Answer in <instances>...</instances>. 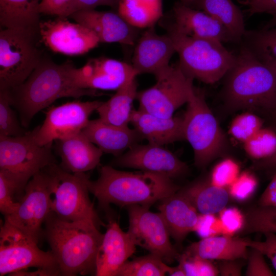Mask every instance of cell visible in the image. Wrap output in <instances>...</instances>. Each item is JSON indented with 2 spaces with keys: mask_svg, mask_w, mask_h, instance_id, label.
<instances>
[{
  "mask_svg": "<svg viewBox=\"0 0 276 276\" xmlns=\"http://www.w3.org/2000/svg\"><path fill=\"white\" fill-rule=\"evenodd\" d=\"M102 102L74 101L51 107L42 124L34 128L37 142L45 145L82 131Z\"/></svg>",
  "mask_w": 276,
  "mask_h": 276,
  "instance_id": "cell-14",
  "label": "cell"
},
{
  "mask_svg": "<svg viewBox=\"0 0 276 276\" xmlns=\"http://www.w3.org/2000/svg\"><path fill=\"white\" fill-rule=\"evenodd\" d=\"M265 64L268 65L276 72V60L273 61Z\"/></svg>",
  "mask_w": 276,
  "mask_h": 276,
  "instance_id": "cell-56",
  "label": "cell"
},
{
  "mask_svg": "<svg viewBox=\"0 0 276 276\" xmlns=\"http://www.w3.org/2000/svg\"><path fill=\"white\" fill-rule=\"evenodd\" d=\"M48 169L51 176L52 212L65 220H86L99 227L101 222L89 197L88 175L67 172L56 163Z\"/></svg>",
  "mask_w": 276,
  "mask_h": 276,
  "instance_id": "cell-7",
  "label": "cell"
},
{
  "mask_svg": "<svg viewBox=\"0 0 276 276\" xmlns=\"http://www.w3.org/2000/svg\"><path fill=\"white\" fill-rule=\"evenodd\" d=\"M245 219L243 229L247 233L276 234V207L259 205L250 210Z\"/></svg>",
  "mask_w": 276,
  "mask_h": 276,
  "instance_id": "cell-35",
  "label": "cell"
},
{
  "mask_svg": "<svg viewBox=\"0 0 276 276\" xmlns=\"http://www.w3.org/2000/svg\"><path fill=\"white\" fill-rule=\"evenodd\" d=\"M150 206L131 205L126 207L129 216L127 232L136 246L160 258L166 263L178 260L180 255L172 244L167 225L159 213Z\"/></svg>",
  "mask_w": 276,
  "mask_h": 276,
  "instance_id": "cell-13",
  "label": "cell"
},
{
  "mask_svg": "<svg viewBox=\"0 0 276 276\" xmlns=\"http://www.w3.org/2000/svg\"><path fill=\"white\" fill-rule=\"evenodd\" d=\"M158 210L170 237L179 244L194 231L199 213L190 201L179 191L163 200Z\"/></svg>",
  "mask_w": 276,
  "mask_h": 276,
  "instance_id": "cell-25",
  "label": "cell"
},
{
  "mask_svg": "<svg viewBox=\"0 0 276 276\" xmlns=\"http://www.w3.org/2000/svg\"><path fill=\"white\" fill-rule=\"evenodd\" d=\"M38 241L4 222L0 230V275L35 267L51 270L61 275L55 258L50 250L38 246Z\"/></svg>",
  "mask_w": 276,
  "mask_h": 276,
  "instance_id": "cell-10",
  "label": "cell"
},
{
  "mask_svg": "<svg viewBox=\"0 0 276 276\" xmlns=\"http://www.w3.org/2000/svg\"><path fill=\"white\" fill-rule=\"evenodd\" d=\"M183 114L185 140L194 152V164L204 168L221 153L225 137L202 92L192 88Z\"/></svg>",
  "mask_w": 276,
  "mask_h": 276,
  "instance_id": "cell-6",
  "label": "cell"
},
{
  "mask_svg": "<svg viewBox=\"0 0 276 276\" xmlns=\"http://www.w3.org/2000/svg\"><path fill=\"white\" fill-rule=\"evenodd\" d=\"M73 65L70 61L58 64L42 57L21 84L8 90L12 106L18 111L24 127H28L39 111L58 99L99 94L75 85L71 76Z\"/></svg>",
  "mask_w": 276,
  "mask_h": 276,
  "instance_id": "cell-2",
  "label": "cell"
},
{
  "mask_svg": "<svg viewBox=\"0 0 276 276\" xmlns=\"http://www.w3.org/2000/svg\"><path fill=\"white\" fill-rule=\"evenodd\" d=\"M165 27L178 55V65L187 77L214 84L233 65L236 55L223 43L188 36L168 24Z\"/></svg>",
  "mask_w": 276,
  "mask_h": 276,
  "instance_id": "cell-5",
  "label": "cell"
},
{
  "mask_svg": "<svg viewBox=\"0 0 276 276\" xmlns=\"http://www.w3.org/2000/svg\"><path fill=\"white\" fill-rule=\"evenodd\" d=\"M137 75L131 64L105 57L90 59L79 68L73 65L71 69L73 82L83 89L116 91Z\"/></svg>",
  "mask_w": 276,
  "mask_h": 276,
  "instance_id": "cell-15",
  "label": "cell"
},
{
  "mask_svg": "<svg viewBox=\"0 0 276 276\" xmlns=\"http://www.w3.org/2000/svg\"><path fill=\"white\" fill-rule=\"evenodd\" d=\"M265 239L263 241L247 240L248 246L261 251L271 261L276 270V234L272 233L263 234Z\"/></svg>",
  "mask_w": 276,
  "mask_h": 276,
  "instance_id": "cell-44",
  "label": "cell"
},
{
  "mask_svg": "<svg viewBox=\"0 0 276 276\" xmlns=\"http://www.w3.org/2000/svg\"><path fill=\"white\" fill-rule=\"evenodd\" d=\"M135 246L127 232L122 231L116 220L109 219L98 248L95 275L117 276L121 267L135 252Z\"/></svg>",
  "mask_w": 276,
  "mask_h": 276,
  "instance_id": "cell-20",
  "label": "cell"
},
{
  "mask_svg": "<svg viewBox=\"0 0 276 276\" xmlns=\"http://www.w3.org/2000/svg\"><path fill=\"white\" fill-rule=\"evenodd\" d=\"M202 238L222 234V224L219 218L215 214H199L194 231Z\"/></svg>",
  "mask_w": 276,
  "mask_h": 276,
  "instance_id": "cell-42",
  "label": "cell"
},
{
  "mask_svg": "<svg viewBox=\"0 0 276 276\" xmlns=\"http://www.w3.org/2000/svg\"><path fill=\"white\" fill-rule=\"evenodd\" d=\"M73 0H41L39 9L40 14L65 17Z\"/></svg>",
  "mask_w": 276,
  "mask_h": 276,
  "instance_id": "cell-46",
  "label": "cell"
},
{
  "mask_svg": "<svg viewBox=\"0 0 276 276\" xmlns=\"http://www.w3.org/2000/svg\"><path fill=\"white\" fill-rule=\"evenodd\" d=\"M9 93L0 90V136H18L26 131L13 109Z\"/></svg>",
  "mask_w": 276,
  "mask_h": 276,
  "instance_id": "cell-36",
  "label": "cell"
},
{
  "mask_svg": "<svg viewBox=\"0 0 276 276\" xmlns=\"http://www.w3.org/2000/svg\"><path fill=\"white\" fill-rule=\"evenodd\" d=\"M238 260H220L217 267L219 274L223 276L241 275L242 266Z\"/></svg>",
  "mask_w": 276,
  "mask_h": 276,
  "instance_id": "cell-48",
  "label": "cell"
},
{
  "mask_svg": "<svg viewBox=\"0 0 276 276\" xmlns=\"http://www.w3.org/2000/svg\"><path fill=\"white\" fill-rule=\"evenodd\" d=\"M246 154L260 160L269 157L276 152V133L268 128L260 129L243 143Z\"/></svg>",
  "mask_w": 276,
  "mask_h": 276,
  "instance_id": "cell-34",
  "label": "cell"
},
{
  "mask_svg": "<svg viewBox=\"0 0 276 276\" xmlns=\"http://www.w3.org/2000/svg\"><path fill=\"white\" fill-rule=\"evenodd\" d=\"M259 205L276 207V173L261 195Z\"/></svg>",
  "mask_w": 276,
  "mask_h": 276,
  "instance_id": "cell-49",
  "label": "cell"
},
{
  "mask_svg": "<svg viewBox=\"0 0 276 276\" xmlns=\"http://www.w3.org/2000/svg\"><path fill=\"white\" fill-rule=\"evenodd\" d=\"M137 89L136 78L119 88L109 100L103 102L97 108L99 118L112 125L128 126L133 110L132 104L138 92Z\"/></svg>",
  "mask_w": 276,
  "mask_h": 276,
  "instance_id": "cell-29",
  "label": "cell"
},
{
  "mask_svg": "<svg viewBox=\"0 0 276 276\" xmlns=\"http://www.w3.org/2000/svg\"><path fill=\"white\" fill-rule=\"evenodd\" d=\"M119 0H73L69 6L65 17L73 13L85 9H95L99 6H108L117 9Z\"/></svg>",
  "mask_w": 276,
  "mask_h": 276,
  "instance_id": "cell-47",
  "label": "cell"
},
{
  "mask_svg": "<svg viewBox=\"0 0 276 276\" xmlns=\"http://www.w3.org/2000/svg\"><path fill=\"white\" fill-rule=\"evenodd\" d=\"M117 10L133 27L146 29L162 18L163 0H119Z\"/></svg>",
  "mask_w": 276,
  "mask_h": 276,
  "instance_id": "cell-31",
  "label": "cell"
},
{
  "mask_svg": "<svg viewBox=\"0 0 276 276\" xmlns=\"http://www.w3.org/2000/svg\"><path fill=\"white\" fill-rule=\"evenodd\" d=\"M35 36L15 29L1 30L0 90H10L21 84L41 61Z\"/></svg>",
  "mask_w": 276,
  "mask_h": 276,
  "instance_id": "cell-9",
  "label": "cell"
},
{
  "mask_svg": "<svg viewBox=\"0 0 276 276\" xmlns=\"http://www.w3.org/2000/svg\"><path fill=\"white\" fill-rule=\"evenodd\" d=\"M178 260L186 276H216L219 273L218 269L210 260L190 255L186 252L180 255Z\"/></svg>",
  "mask_w": 276,
  "mask_h": 276,
  "instance_id": "cell-38",
  "label": "cell"
},
{
  "mask_svg": "<svg viewBox=\"0 0 276 276\" xmlns=\"http://www.w3.org/2000/svg\"><path fill=\"white\" fill-rule=\"evenodd\" d=\"M54 142L55 151L61 159L60 167L72 173L94 169L103 153L82 131Z\"/></svg>",
  "mask_w": 276,
  "mask_h": 276,
  "instance_id": "cell-22",
  "label": "cell"
},
{
  "mask_svg": "<svg viewBox=\"0 0 276 276\" xmlns=\"http://www.w3.org/2000/svg\"><path fill=\"white\" fill-rule=\"evenodd\" d=\"M273 113L274 114H275V116H276V109L274 110V111Z\"/></svg>",
  "mask_w": 276,
  "mask_h": 276,
  "instance_id": "cell-57",
  "label": "cell"
},
{
  "mask_svg": "<svg viewBox=\"0 0 276 276\" xmlns=\"http://www.w3.org/2000/svg\"><path fill=\"white\" fill-rule=\"evenodd\" d=\"M69 17L92 31L103 43L133 45L139 38V30L127 22L118 13L85 9Z\"/></svg>",
  "mask_w": 276,
  "mask_h": 276,
  "instance_id": "cell-18",
  "label": "cell"
},
{
  "mask_svg": "<svg viewBox=\"0 0 276 276\" xmlns=\"http://www.w3.org/2000/svg\"><path fill=\"white\" fill-rule=\"evenodd\" d=\"M192 8L201 10L222 24L235 42L246 32L243 14L232 0H195Z\"/></svg>",
  "mask_w": 276,
  "mask_h": 276,
  "instance_id": "cell-30",
  "label": "cell"
},
{
  "mask_svg": "<svg viewBox=\"0 0 276 276\" xmlns=\"http://www.w3.org/2000/svg\"><path fill=\"white\" fill-rule=\"evenodd\" d=\"M25 188L13 176L0 171V211L4 217L16 210Z\"/></svg>",
  "mask_w": 276,
  "mask_h": 276,
  "instance_id": "cell-33",
  "label": "cell"
},
{
  "mask_svg": "<svg viewBox=\"0 0 276 276\" xmlns=\"http://www.w3.org/2000/svg\"><path fill=\"white\" fill-rule=\"evenodd\" d=\"M176 53L173 42L166 33L158 34L153 27L146 29L134 44L131 65L139 75L154 76L170 65Z\"/></svg>",
  "mask_w": 276,
  "mask_h": 276,
  "instance_id": "cell-19",
  "label": "cell"
},
{
  "mask_svg": "<svg viewBox=\"0 0 276 276\" xmlns=\"http://www.w3.org/2000/svg\"><path fill=\"white\" fill-rule=\"evenodd\" d=\"M240 173L239 164L232 158H226L214 166L209 180L216 186L226 188L236 180Z\"/></svg>",
  "mask_w": 276,
  "mask_h": 276,
  "instance_id": "cell-39",
  "label": "cell"
},
{
  "mask_svg": "<svg viewBox=\"0 0 276 276\" xmlns=\"http://www.w3.org/2000/svg\"><path fill=\"white\" fill-rule=\"evenodd\" d=\"M38 34L51 50L68 56L84 54L100 43L92 31L65 17L40 21Z\"/></svg>",
  "mask_w": 276,
  "mask_h": 276,
  "instance_id": "cell-16",
  "label": "cell"
},
{
  "mask_svg": "<svg viewBox=\"0 0 276 276\" xmlns=\"http://www.w3.org/2000/svg\"><path fill=\"white\" fill-rule=\"evenodd\" d=\"M253 33L258 37L268 41L276 42V26L267 29H262L258 31H252Z\"/></svg>",
  "mask_w": 276,
  "mask_h": 276,
  "instance_id": "cell-52",
  "label": "cell"
},
{
  "mask_svg": "<svg viewBox=\"0 0 276 276\" xmlns=\"http://www.w3.org/2000/svg\"><path fill=\"white\" fill-rule=\"evenodd\" d=\"M219 213L223 235L233 236L243 228L245 217L237 208H225Z\"/></svg>",
  "mask_w": 276,
  "mask_h": 276,
  "instance_id": "cell-41",
  "label": "cell"
},
{
  "mask_svg": "<svg viewBox=\"0 0 276 276\" xmlns=\"http://www.w3.org/2000/svg\"><path fill=\"white\" fill-rule=\"evenodd\" d=\"M168 275L171 276H186L182 265L179 263L175 267H171Z\"/></svg>",
  "mask_w": 276,
  "mask_h": 276,
  "instance_id": "cell-53",
  "label": "cell"
},
{
  "mask_svg": "<svg viewBox=\"0 0 276 276\" xmlns=\"http://www.w3.org/2000/svg\"><path fill=\"white\" fill-rule=\"evenodd\" d=\"M34 129L21 136H0V170L25 187L34 175L56 163L53 143L39 144Z\"/></svg>",
  "mask_w": 276,
  "mask_h": 276,
  "instance_id": "cell-8",
  "label": "cell"
},
{
  "mask_svg": "<svg viewBox=\"0 0 276 276\" xmlns=\"http://www.w3.org/2000/svg\"><path fill=\"white\" fill-rule=\"evenodd\" d=\"M247 240L223 235L202 238L188 246L186 253L208 260H236L248 257Z\"/></svg>",
  "mask_w": 276,
  "mask_h": 276,
  "instance_id": "cell-26",
  "label": "cell"
},
{
  "mask_svg": "<svg viewBox=\"0 0 276 276\" xmlns=\"http://www.w3.org/2000/svg\"><path fill=\"white\" fill-rule=\"evenodd\" d=\"M43 231L58 264L61 275L93 274L99 246L103 234L95 223L67 221L51 212Z\"/></svg>",
  "mask_w": 276,
  "mask_h": 276,
  "instance_id": "cell-3",
  "label": "cell"
},
{
  "mask_svg": "<svg viewBox=\"0 0 276 276\" xmlns=\"http://www.w3.org/2000/svg\"><path fill=\"white\" fill-rule=\"evenodd\" d=\"M39 0H0V23L4 28L36 35L40 23Z\"/></svg>",
  "mask_w": 276,
  "mask_h": 276,
  "instance_id": "cell-27",
  "label": "cell"
},
{
  "mask_svg": "<svg viewBox=\"0 0 276 276\" xmlns=\"http://www.w3.org/2000/svg\"><path fill=\"white\" fill-rule=\"evenodd\" d=\"M263 122L257 115L249 112L241 113L232 121L229 133L243 144L262 128Z\"/></svg>",
  "mask_w": 276,
  "mask_h": 276,
  "instance_id": "cell-37",
  "label": "cell"
},
{
  "mask_svg": "<svg viewBox=\"0 0 276 276\" xmlns=\"http://www.w3.org/2000/svg\"><path fill=\"white\" fill-rule=\"evenodd\" d=\"M82 131L103 152L116 157L143 139L134 128L112 125L99 118L90 120Z\"/></svg>",
  "mask_w": 276,
  "mask_h": 276,
  "instance_id": "cell-24",
  "label": "cell"
},
{
  "mask_svg": "<svg viewBox=\"0 0 276 276\" xmlns=\"http://www.w3.org/2000/svg\"><path fill=\"white\" fill-rule=\"evenodd\" d=\"M179 192L201 214L219 213L225 208L230 196L228 189L213 185L209 179L196 181Z\"/></svg>",
  "mask_w": 276,
  "mask_h": 276,
  "instance_id": "cell-28",
  "label": "cell"
},
{
  "mask_svg": "<svg viewBox=\"0 0 276 276\" xmlns=\"http://www.w3.org/2000/svg\"><path fill=\"white\" fill-rule=\"evenodd\" d=\"M251 250L248 255V264L245 272L247 276L274 275L264 258L263 254L257 249L250 248Z\"/></svg>",
  "mask_w": 276,
  "mask_h": 276,
  "instance_id": "cell-43",
  "label": "cell"
},
{
  "mask_svg": "<svg viewBox=\"0 0 276 276\" xmlns=\"http://www.w3.org/2000/svg\"><path fill=\"white\" fill-rule=\"evenodd\" d=\"M254 167L257 169H270L276 168V152L267 158L257 160Z\"/></svg>",
  "mask_w": 276,
  "mask_h": 276,
  "instance_id": "cell-51",
  "label": "cell"
},
{
  "mask_svg": "<svg viewBox=\"0 0 276 276\" xmlns=\"http://www.w3.org/2000/svg\"><path fill=\"white\" fill-rule=\"evenodd\" d=\"M170 25L190 37L222 43L234 42L226 28L204 12L176 2L172 9Z\"/></svg>",
  "mask_w": 276,
  "mask_h": 276,
  "instance_id": "cell-21",
  "label": "cell"
},
{
  "mask_svg": "<svg viewBox=\"0 0 276 276\" xmlns=\"http://www.w3.org/2000/svg\"><path fill=\"white\" fill-rule=\"evenodd\" d=\"M224 77L223 93L232 107L276 109V72L243 43Z\"/></svg>",
  "mask_w": 276,
  "mask_h": 276,
  "instance_id": "cell-4",
  "label": "cell"
},
{
  "mask_svg": "<svg viewBox=\"0 0 276 276\" xmlns=\"http://www.w3.org/2000/svg\"><path fill=\"white\" fill-rule=\"evenodd\" d=\"M87 185L89 193L104 209H108L111 203L126 207L136 204L150 206L180 189L172 179L159 174L121 171L111 166H102L98 179L88 178Z\"/></svg>",
  "mask_w": 276,
  "mask_h": 276,
  "instance_id": "cell-1",
  "label": "cell"
},
{
  "mask_svg": "<svg viewBox=\"0 0 276 276\" xmlns=\"http://www.w3.org/2000/svg\"><path fill=\"white\" fill-rule=\"evenodd\" d=\"M170 268L160 258L150 253L127 261L117 276H164L168 274Z\"/></svg>",
  "mask_w": 276,
  "mask_h": 276,
  "instance_id": "cell-32",
  "label": "cell"
},
{
  "mask_svg": "<svg viewBox=\"0 0 276 276\" xmlns=\"http://www.w3.org/2000/svg\"><path fill=\"white\" fill-rule=\"evenodd\" d=\"M155 77L154 85L137 92L138 109L160 117H172L178 108L188 102L193 80L178 64L170 65Z\"/></svg>",
  "mask_w": 276,
  "mask_h": 276,
  "instance_id": "cell-11",
  "label": "cell"
},
{
  "mask_svg": "<svg viewBox=\"0 0 276 276\" xmlns=\"http://www.w3.org/2000/svg\"><path fill=\"white\" fill-rule=\"evenodd\" d=\"M50 181L47 167L28 181L16 210L4 217V222L38 242L43 234L42 225L52 212Z\"/></svg>",
  "mask_w": 276,
  "mask_h": 276,
  "instance_id": "cell-12",
  "label": "cell"
},
{
  "mask_svg": "<svg viewBox=\"0 0 276 276\" xmlns=\"http://www.w3.org/2000/svg\"><path fill=\"white\" fill-rule=\"evenodd\" d=\"M194 1L195 0H179V2L188 6L192 7Z\"/></svg>",
  "mask_w": 276,
  "mask_h": 276,
  "instance_id": "cell-55",
  "label": "cell"
},
{
  "mask_svg": "<svg viewBox=\"0 0 276 276\" xmlns=\"http://www.w3.org/2000/svg\"><path fill=\"white\" fill-rule=\"evenodd\" d=\"M241 3L250 15L265 13L272 16L269 21L276 20V0H244Z\"/></svg>",
  "mask_w": 276,
  "mask_h": 276,
  "instance_id": "cell-45",
  "label": "cell"
},
{
  "mask_svg": "<svg viewBox=\"0 0 276 276\" xmlns=\"http://www.w3.org/2000/svg\"><path fill=\"white\" fill-rule=\"evenodd\" d=\"M14 276H57V274L50 270L37 268L35 271H28V269L21 270L11 274Z\"/></svg>",
  "mask_w": 276,
  "mask_h": 276,
  "instance_id": "cell-50",
  "label": "cell"
},
{
  "mask_svg": "<svg viewBox=\"0 0 276 276\" xmlns=\"http://www.w3.org/2000/svg\"><path fill=\"white\" fill-rule=\"evenodd\" d=\"M258 184V180L253 174L249 171H243L228 187V191L229 195L235 200L244 201L251 196Z\"/></svg>",
  "mask_w": 276,
  "mask_h": 276,
  "instance_id": "cell-40",
  "label": "cell"
},
{
  "mask_svg": "<svg viewBox=\"0 0 276 276\" xmlns=\"http://www.w3.org/2000/svg\"><path fill=\"white\" fill-rule=\"evenodd\" d=\"M276 26V20L269 21L267 24L263 27V29H267Z\"/></svg>",
  "mask_w": 276,
  "mask_h": 276,
  "instance_id": "cell-54",
  "label": "cell"
},
{
  "mask_svg": "<svg viewBox=\"0 0 276 276\" xmlns=\"http://www.w3.org/2000/svg\"><path fill=\"white\" fill-rule=\"evenodd\" d=\"M111 165L159 174L171 179L186 175L189 170L187 165L171 151L148 143L133 146L117 156Z\"/></svg>",
  "mask_w": 276,
  "mask_h": 276,
  "instance_id": "cell-17",
  "label": "cell"
},
{
  "mask_svg": "<svg viewBox=\"0 0 276 276\" xmlns=\"http://www.w3.org/2000/svg\"><path fill=\"white\" fill-rule=\"evenodd\" d=\"M130 123L150 144L163 146L185 140L183 117L163 118L133 109Z\"/></svg>",
  "mask_w": 276,
  "mask_h": 276,
  "instance_id": "cell-23",
  "label": "cell"
}]
</instances>
